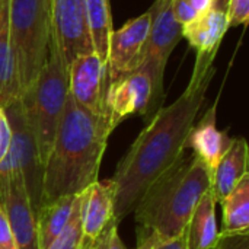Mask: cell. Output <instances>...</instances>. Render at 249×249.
Instances as JSON below:
<instances>
[{
  "label": "cell",
  "instance_id": "cell-30",
  "mask_svg": "<svg viewBox=\"0 0 249 249\" xmlns=\"http://www.w3.org/2000/svg\"><path fill=\"white\" fill-rule=\"evenodd\" d=\"M114 225H118L115 219H114V220H112V222L109 223V226L107 228V231H105V232L102 233V236H101V239H99V244H98V249H108L109 233H111V228H112Z\"/></svg>",
  "mask_w": 249,
  "mask_h": 249
},
{
  "label": "cell",
  "instance_id": "cell-1",
  "mask_svg": "<svg viewBox=\"0 0 249 249\" xmlns=\"http://www.w3.org/2000/svg\"><path fill=\"white\" fill-rule=\"evenodd\" d=\"M216 53H197L188 86L168 107H160L140 131L112 178L114 219L120 225L133 213L144 191L188 149V139L216 73Z\"/></svg>",
  "mask_w": 249,
  "mask_h": 249
},
{
  "label": "cell",
  "instance_id": "cell-24",
  "mask_svg": "<svg viewBox=\"0 0 249 249\" xmlns=\"http://www.w3.org/2000/svg\"><path fill=\"white\" fill-rule=\"evenodd\" d=\"M210 249H249V232L247 233H220Z\"/></svg>",
  "mask_w": 249,
  "mask_h": 249
},
{
  "label": "cell",
  "instance_id": "cell-29",
  "mask_svg": "<svg viewBox=\"0 0 249 249\" xmlns=\"http://www.w3.org/2000/svg\"><path fill=\"white\" fill-rule=\"evenodd\" d=\"M191 7L197 12V15L200 13H204L207 10H210L214 4V0H187Z\"/></svg>",
  "mask_w": 249,
  "mask_h": 249
},
{
  "label": "cell",
  "instance_id": "cell-25",
  "mask_svg": "<svg viewBox=\"0 0 249 249\" xmlns=\"http://www.w3.org/2000/svg\"><path fill=\"white\" fill-rule=\"evenodd\" d=\"M171 9H172V13L175 16L177 22L181 26L190 23L191 20H194L198 16L197 12L191 7V4L187 0H171Z\"/></svg>",
  "mask_w": 249,
  "mask_h": 249
},
{
  "label": "cell",
  "instance_id": "cell-3",
  "mask_svg": "<svg viewBox=\"0 0 249 249\" xmlns=\"http://www.w3.org/2000/svg\"><path fill=\"white\" fill-rule=\"evenodd\" d=\"M212 187V174L194 155L178 159L140 197L134 207L137 229L169 239L185 231L200 198Z\"/></svg>",
  "mask_w": 249,
  "mask_h": 249
},
{
  "label": "cell",
  "instance_id": "cell-14",
  "mask_svg": "<svg viewBox=\"0 0 249 249\" xmlns=\"http://www.w3.org/2000/svg\"><path fill=\"white\" fill-rule=\"evenodd\" d=\"M248 143L244 137L232 139L226 153L219 160L212 175L210 191L217 204H220L236 187L249 175Z\"/></svg>",
  "mask_w": 249,
  "mask_h": 249
},
{
  "label": "cell",
  "instance_id": "cell-8",
  "mask_svg": "<svg viewBox=\"0 0 249 249\" xmlns=\"http://www.w3.org/2000/svg\"><path fill=\"white\" fill-rule=\"evenodd\" d=\"M105 107L109 124L115 130L121 121L134 114L152 118L162 104L155 95L149 73L139 69L109 82Z\"/></svg>",
  "mask_w": 249,
  "mask_h": 249
},
{
  "label": "cell",
  "instance_id": "cell-11",
  "mask_svg": "<svg viewBox=\"0 0 249 249\" xmlns=\"http://www.w3.org/2000/svg\"><path fill=\"white\" fill-rule=\"evenodd\" d=\"M108 67L95 53L80 55L69 66V93L86 111L107 117ZM108 118V117H107Z\"/></svg>",
  "mask_w": 249,
  "mask_h": 249
},
{
  "label": "cell",
  "instance_id": "cell-19",
  "mask_svg": "<svg viewBox=\"0 0 249 249\" xmlns=\"http://www.w3.org/2000/svg\"><path fill=\"white\" fill-rule=\"evenodd\" d=\"M80 1L89 26L93 51L104 63H107L109 38L114 31L111 1L109 0H80Z\"/></svg>",
  "mask_w": 249,
  "mask_h": 249
},
{
  "label": "cell",
  "instance_id": "cell-23",
  "mask_svg": "<svg viewBox=\"0 0 249 249\" xmlns=\"http://www.w3.org/2000/svg\"><path fill=\"white\" fill-rule=\"evenodd\" d=\"M226 16L229 28L245 25L249 19V0H229Z\"/></svg>",
  "mask_w": 249,
  "mask_h": 249
},
{
  "label": "cell",
  "instance_id": "cell-9",
  "mask_svg": "<svg viewBox=\"0 0 249 249\" xmlns=\"http://www.w3.org/2000/svg\"><path fill=\"white\" fill-rule=\"evenodd\" d=\"M150 31V12L130 19L118 31H112L108 47L109 82L143 67Z\"/></svg>",
  "mask_w": 249,
  "mask_h": 249
},
{
  "label": "cell",
  "instance_id": "cell-7",
  "mask_svg": "<svg viewBox=\"0 0 249 249\" xmlns=\"http://www.w3.org/2000/svg\"><path fill=\"white\" fill-rule=\"evenodd\" d=\"M150 12V31L147 39L146 60L142 69H144L153 83L155 95L162 104L165 98L163 92V74L168 64V58L175 45L182 38L181 25L177 22L171 0H155Z\"/></svg>",
  "mask_w": 249,
  "mask_h": 249
},
{
  "label": "cell",
  "instance_id": "cell-21",
  "mask_svg": "<svg viewBox=\"0 0 249 249\" xmlns=\"http://www.w3.org/2000/svg\"><path fill=\"white\" fill-rule=\"evenodd\" d=\"M80 194L76 196V203H74V207H73V212L67 225L60 232V235L48 245L47 249H80V245H82Z\"/></svg>",
  "mask_w": 249,
  "mask_h": 249
},
{
  "label": "cell",
  "instance_id": "cell-4",
  "mask_svg": "<svg viewBox=\"0 0 249 249\" xmlns=\"http://www.w3.org/2000/svg\"><path fill=\"white\" fill-rule=\"evenodd\" d=\"M9 32L22 99L31 93L47 61L53 34L51 0H10Z\"/></svg>",
  "mask_w": 249,
  "mask_h": 249
},
{
  "label": "cell",
  "instance_id": "cell-31",
  "mask_svg": "<svg viewBox=\"0 0 249 249\" xmlns=\"http://www.w3.org/2000/svg\"><path fill=\"white\" fill-rule=\"evenodd\" d=\"M228 3H229V0H214L213 7H214V9H219V10L226 12V9H228Z\"/></svg>",
  "mask_w": 249,
  "mask_h": 249
},
{
  "label": "cell",
  "instance_id": "cell-20",
  "mask_svg": "<svg viewBox=\"0 0 249 249\" xmlns=\"http://www.w3.org/2000/svg\"><path fill=\"white\" fill-rule=\"evenodd\" d=\"M223 210L220 233L249 232V175L220 203Z\"/></svg>",
  "mask_w": 249,
  "mask_h": 249
},
{
  "label": "cell",
  "instance_id": "cell-26",
  "mask_svg": "<svg viewBox=\"0 0 249 249\" xmlns=\"http://www.w3.org/2000/svg\"><path fill=\"white\" fill-rule=\"evenodd\" d=\"M0 249H18L1 204H0Z\"/></svg>",
  "mask_w": 249,
  "mask_h": 249
},
{
  "label": "cell",
  "instance_id": "cell-6",
  "mask_svg": "<svg viewBox=\"0 0 249 249\" xmlns=\"http://www.w3.org/2000/svg\"><path fill=\"white\" fill-rule=\"evenodd\" d=\"M3 111L7 117L12 131L10 147L3 160L22 172L31 207L36 217V213L41 207L44 165L39 158L35 134L20 99L15 101Z\"/></svg>",
  "mask_w": 249,
  "mask_h": 249
},
{
  "label": "cell",
  "instance_id": "cell-16",
  "mask_svg": "<svg viewBox=\"0 0 249 249\" xmlns=\"http://www.w3.org/2000/svg\"><path fill=\"white\" fill-rule=\"evenodd\" d=\"M216 200L209 190L197 203L185 228L188 249H210L219 238Z\"/></svg>",
  "mask_w": 249,
  "mask_h": 249
},
{
  "label": "cell",
  "instance_id": "cell-17",
  "mask_svg": "<svg viewBox=\"0 0 249 249\" xmlns=\"http://www.w3.org/2000/svg\"><path fill=\"white\" fill-rule=\"evenodd\" d=\"M10 0H0V108L4 109L19 99V85L13 63L9 32Z\"/></svg>",
  "mask_w": 249,
  "mask_h": 249
},
{
  "label": "cell",
  "instance_id": "cell-12",
  "mask_svg": "<svg viewBox=\"0 0 249 249\" xmlns=\"http://www.w3.org/2000/svg\"><path fill=\"white\" fill-rule=\"evenodd\" d=\"M115 190L109 179L96 181L80 194V249H98L99 239L114 220Z\"/></svg>",
  "mask_w": 249,
  "mask_h": 249
},
{
  "label": "cell",
  "instance_id": "cell-27",
  "mask_svg": "<svg viewBox=\"0 0 249 249\" xmlns=\"http://www.w3.org/2000/svg\"><path fill=\"white\" fill-rule=\"evenodd\" d=\"M12 140V131L7 121V117L3 109H0V163L6 158Z\"/></svg>",
  "mask_w": 249,
  "mask_h": 249
},
{
  "label": "cell",
  "instance_id": "cell-32",
  "mask_svg": "<svg viewBox=\"0 0 249 249\" xmlns=\"http://www.w3.org/2000/svg\"><path fill=\"white\" fill-rule=\"evenodd\" d=\"M0 109H1V108H0Z\"/></svg>",
  "mask_w": 249,
  "mask_h": 249
},
{
  "label": "cell",
  "instance_id": "cell-2",
  "mask_svg": "<svg viewBox=\"0 0 249 249\" xmlns=\"http://www.w3.org/2000/svg\"><path fill=\"white\" fill-rule=\"evenodd\" d=\"M112 131L107 117L83 109L69 93L44 165L41 206L64 196H77L98 181Z\"/></svg>",
  "mask_w": 249,
  "mask_h": 249
},
{
  "label": "cell",
  "instance_id": "cell-13",
  "mask_svg": "<svg viewBox=\"0 0 249 249\" xmlns=\"http://www.w3.org/2000/svg\"><path fill=\"white\" fill-rule=\"evenodd\" d=\"M232 143V139L216 125V105L207 109L203 118L194 124L190 139L188 149L206 165L209 172L213 175L222 156L226 153Z\"/></svg>",
  "mask_w": 249,
  "mask_h": 249
},
{
  "label": "cell",
  "instance_id": "cell-10",
  "mask_svg": "<svg viewBox=\"0 0 249 249\" xmlns=\"http://www.w3.org/2000/svg\"><path fill=\"white\" fill-rule=\"evenodd\" d=\"M51 25L67 69L77 57L95 53L80 0H51Z\"/></svg>",
  "mask_w": 249,
  "mask_h": 249
},
{
  "label": "cell",
  "instance_id": "cell-22",
  "mask_svg": "<svg viewBox=\"0 0 249 249\" xmlns=\"http://www.w3.org/2000/svg\"><path fill=\"white\" fill-rule=\"evenodd\" d=\"M160 241V238H158L155 233L143 231V229H137V248L136 249H155L156 244ZM108 249H127L124 242L120 238L118 233V225H114L111 228V233H109V241H108Z\"/></svg>",
  "mask_w": 249,
  "mask_h": 249
},
{
  "label": "cell",
  "instance_id": "cell-5",
  "mask_svg": "<svg viewBox=\"0 0 249 249\" xmlns=\"http://www.w3.org/2000/svg\"><path fill=\"white\" fill-rule=\"evenodd\" d=\"M69 96V69L51 34L47 61L31 93L20 99L32 125L42 165L51 150Z\"/></svg>",
  "mask_w": 249,
  "mask_h": 249
},
{
  "label": "cell",
  "instance_id": "cell-28",
  "mask_svg": "<svg viewBox=\"0 0 249 249\" xmlns=\"http://www.w3.org/2000/svg\"><path fill=\"white\" fill-rule=\"evenodd\" d=\"M155 249H188L187 247V232L182 231L179 235L169 238V239H160Z\"/></svg>",
  "mask_w": 249,
  "mask_h": 249
},
{
  "label": "cell",
  "instance_id": "cell-15",
  "mask_svg": "<svg viewBox=\"0 0 249 249\" xmlns=\"http://www.w3.org/2000/svg\"><path fill=\"white\" fill-rule=\"evenodd\" d=\"M229 29L226 12L212 7L194 20L181 26L182 36L197 53H216Z\"/></svg>",
  "mask_w": 249,
  "mask_h": 249
},
{
  "label": "cell",
  "instance_id": "cell-18",
  "mask_svg": "<svg viewBox=\"0 0 249 249\" xmlns=\"http://www.w3.org/2000/svg\"><path fill=\"white\" fill-rule=\"evenodd\" d=\"M74 203L76 196H64L50 204H44L39 207L36 213L38 249H47L48 245L60 235L71 216Z\"/></svg>",
  "mask_w": 249,
  "mask_h": 249
}]
</instances>
